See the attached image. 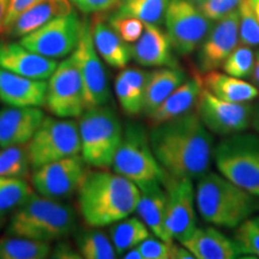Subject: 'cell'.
<instances>
[{
	"instance_id": "1",
	"label": "cell",
	"mask_w": 259,
	"mask_h": 259,
	"mask_svg": "<svg viewBox=\"0 0 259 259\" xmlns=\"http://www.w3.org/2000/svg\"><path fill=\"white\" fill-rule=\"evenodd\" d=\"M149 138L155 156L168 176L193 180L208 171L212 137L196 112L153 126Z\"/></svg>"
},
{
	"instance_id": "2",
	"label": "cell",
	"mask_w": 259,
	"mask_h": 259,
	"mask_svg": "<svg viewBox=\"0 0 259 259\" xmlns=\"http://www.w3.org/2000/svg\"><path fill=\"white\" fill-rule=\"evenodd\" d=\"M78 193V209L92 227L109 226L137 209L141 190L125 177L107 170H87Z\"/></svg>"
},
{
	"instance_id": "3",
	"label": "cell",
	"mask_w": 259,
	"mask_h": 259,
	"mask_svg": "<svg viewBox=\"0 0 259 259\" xmlns=\"http://www.w3.org/2000/svg\"><path fill=\"white\" fill-rule=\"evenodd\" d=\"M196 206L205 222L236 228L259 210L258 196L216 173L204 174L196 189Z\"/></svg>"
},
{
	"instance_id": "4",
	"label": "cell",
	"mask_w": 259,
	"mask_h": 259,
	"mask_svg": "<svg viewBox=\"0 0 259 259\" xmlns=\"http://www.w3.org/2000/svg\"><path fill=\"white\" fill-rule=\"evenodd\" d=\"M76 223V213L69 204L32 193L11 213L6 233L50 242L72 234Z\"/></svg>"
},
{
	"instance_id": "5",
	"label": "cell",
	"mask_w": 259,
	"mask_h": 259,
	"mask_svg": "<svg viewBox=\"0 0 259 259\" xmlns=\"http://www.w3.org/2000/svg\"><path fill=\"white\" fill-rule=\"evenodd\" d=\"M78 128L84 162L96 168L112 167L124 134L114 109L107 105L85 109L79 116Z\"/></svg>"
},
{
	"instance_id": "6",
	"label": "cell",
	"mask_w": 259,
	"mask_h": 259,
	"mask_svg": "<svg viewBox=\"0 0 259 259\" xmlns=\"http://www.w3.org/2000/svg\"><path fill=\"white\" fill-rule=\"evenodd\" d=\"M112 167L115 173L135 183L139 190L155 184L164 185L168 178L151 149L147 130L136 122L126 126Z\"/></svg>"
},
{
	"instance_id": "7",
	"label": "cell",
	"mask_w": 259,
	"mask_h": 259,
	"mask_svg": "<svg viewBox=\"0 0 259 259\" xmlns=\"http://www.w3.org/2000/svg\"><path fill=\"white\" fill-rule=\"evenodd\" d=\"M212 155L223 177L259 197V137L231 135L212 150Z\"/></svg>"
},
{
	"instance_id": "8",
	"label": "cell",
	"mask_w": 259,
	"mask_h": 259,
	"mask_svg": "<svg viewBox=\"0 0 259 259\" xmlns=\"http://www.w3.org/2000/svg\"><path fill=\"white\" fill-rule=\"evenodd\" d=\"M32 169L80 154L78 124L66 118H51L42 120L41 125L25 144Z\"/></svg>"
},
{
	"instance_id": "9",
	"label": "cell",
	"mask_w": 259,
	"mask_h": 259,
	"mask_svg": "<svg viewBox=\"0 0 259 259\" xmlns=\"http://www.w3.org/2000/svg\"><path fill=\"white\" fill-rule=\"evenodd\" d=\"M45 106L58 118H79L85 112L82 78L72 54L58 64L48 78Z\"/></svg>"
},
{
	"instance_id": "10",
	"label": "cell",
	"mask_w": 259,
	"mask_h": 259,
	"mask_svg": "<svg viewBox=\"0 0 259 259\" xmlns=\"http://www.w3.org/2000/svg\"><path fill=\"white\" fill-rule=\"evenodd\" d=\"M164 23L171 46L181 56L196 51L212 25L190 0H169Z\"/></svg>"
},
{
	"instance_id": "11",
	"label": "cell",
	"mask_w": 259,
	"mask_h": 259,
	"mask_svg": "<svg viewBox=\"0 0 259 259\" xmlns=\"http://www.w3.org/2000/svg\"><path fill=\"white\" fill-rule=\"evenodd\" d=\"M83 21L76 11L53 18L30 34L21 37L25 48L41 56L59 59L72 53L78 44Z\"/></svg>"
},
{
	"instance_id": "12",
	"label": "cell",
	"mask_w": 259,
	"mask_h": 259,
	"mask_svg": "<svg viewBox=\"0 0 259 259\" xmlns=\"http://www.w3.org/2000/svg\"><path fill=\"white\" fill-rule=\"evenodd\" d=\"M72 56L82 78L87 109L107 105L111 101V90L101 57L94 45L92 25L88 18L83 19L79 41Z\"/></svg>"
},
{
	"instance_id": "13",
	"label": "cell",
	"mask_w": 259,
	"mask_h": 259,
	"mask_svg": "<svg viewBox=\"0 0 259 259\" xmlns=\"http://www.w3.org/2000/svg\"><path fill=\"white\" fill-rule=\"evenodd\" d=\"M196 113L209 131L220 136L240 134L252 121L253 107L223 101L202 87L196 102Z\"/></svg>"
},
{
	"instance_id": "14",
	"label": "cell",
	"mask_w": 259,
	"mask_h": 259,
	"mask_svg": "<svg viewBox=\"0 0 259 259\" xmlns=\"http://www.w3.org/2000/svg\"><path fill=\"white\" fill-rule=\"evenodd\" d=\"M85 162L79 155L51 162L32 171L31 183L38 194L63 200L71 198L85 176Z\"/></svg>"
},
{
	"instance_id": "15",
	"label": "cell",
	"mask_w": 259,
	"mask_h": 259,
	"mask_svg": "<svg viewBox=\"0 0 259 259\" xmlns=\"http://www.w3.org/2000/svg\"><path fill=\"white\" fill-rule=\"evenodd\" d=\"M163 186L167 192L168 234L183 245L197 229L196 193L192 180L168 176Z\"/></svg>"
},
{
	"instance_id": "16",
	"label": "cell",
	"mask_w": 259,
	"mask_h": 259,
	"mask_svg": "<svg viewBox=\"0 0 259 259\" xmlns=\"http://www.w3.org/2000/svg\"><path fill=\"white\" fill-rule=\"evenodd\" d=\"M239 14L238 9L219 19L202 41L198 52V67L200 72L218 70L222 67L227 57L238 46Z\"/></svg>"
},
{
	"instance_id": "17",
	"label": "cell",
	"mask_w": 259,
	"mask_h": 259,
	"mask_svg": "<svg viewBox=\"0 0 259 259\" xmlns=\"http://www.w3.org/2000/svg\"><path fill=\"white\" fill-rule=\"evenodd\" d=\"M58 66L56 59L35 53L19 42L0 41V67L21 76L46 80Z\"/></svg>"
},
{
	"instance_id": "18",
	"label": "cell",
	"mask_w": 259,
	"mask_h": 259,
	"mask_svg": "<svg viewBox=\"0 0 259 259\" xmlns=\"http://www.w3.org/2000/svg\"><path fill=\"white\" fill-rule=\"evenodd\" d=\"M45 119L40 107H5L0 111V148L25 145Z\"/></svg>"
},
{
	"instance_id": "19",
	"label": "cell",
	"mask_w": 259,
	"mask_h": 259,
	"mask_svg": "<svg viewBox=\"0 0 259 259\" xmlns=\"http://www.w3.org/2000/svg\"><path fill=\"white\" fill-rule=\"evenodd\" d=\"M171 48L167 32L158 25L144 23L143 34L131 46V57L142 66L174 67L178 66V61Z\"/></svg>"
},
{
	"instance_id": "20",
	"label": "cell",
	"mask_w": 259,
	"mask_h": 259,
	"mask_svg": "<svg viewBox=\"0 0 259 259\" xmlns=\"http://www.w3.org/2000/svg\"><path fill=\"white\" fill-rule=\"evenodd\" d=\"M47 83L0 67V101L11 107H42L46 103Z\"/></svg>"
},
{
	"instance_id": "21",
	"label": "cell",
	"mask_w": 259,
	"mask_h": 259,
	"mask_svg": "<svg viewBox=\"0 0 259 259\" xmlns=\"http://www.w3.org/2000/svg\"><path fill=\"white\" fill-rule=\"evenodd\" d=\"M95 48L101 59L113 67L122 70L131 60V47L121 40L108 21L101 16H96L90 23Z\"/></svg>"
},
{
	"instance_id": "22",
	"label": "cell",
	"mask_w": 259,
	"mask_h": 259,
	"mask_svg": "<svg viewBox=\"0 0 259 259\" xmlns=\"http://www.w3.org/2000/svg\"><path fill=\"white\" fill-rule=\"evenodd\" d=\"M71 0H41L22 14L4 34L11 38H21L36 30L53 18L72 12Z\"/></svg>"
},
{
	"instance_id": "23",
	"label": "cell",
	"mask_w": 259,
	"mask_h": 259,
	"mask_svg": "<svg viewBox=\"0 0 259 259\" xmlns=\"http://www.w3.org/2000/svg\"><path fill=\"white\" fill-rule=\"evenodd\" d=\"M183 245L196 259H233L241 254L236 242L213 227L197 228Z\"/></svg>"
},
{
	"instance_id": "24",
	"label": "cell",
	"mask_w": 259,
	"mask_h": 259,
	"mask_svg": "<svg viewBox=\"0 0 259 259\" xmlns=\"http://www.w3.org/2000/svg\"><path fill=\"white\" fill-rule=\"evenodd\" d=\"M136 211L156 238L164 241H173L166 226L167 192L161 184H155L141 190V198Z\"/></svg>"
},
{
	"instance_id": "25",
	"label": "cell",
	"mask_w": 259,
	"mask_h": 259,
	"mask_svg": "<svg viewBox=\"0 0 259 259\" xmlns=\"http://www.w3.org/2000/svg\"><path fill=\"white\" fill-rule=\"evenodd\" d=\"M200 83L204 89L223 101L245 103L252 101L259 95V90L253 84L216 70L204 73L200 77Z\"/></svg>"
},
{
	"instance_id": "26",
	"label": "cell",
	"mask_w": 259,
	"mask_h": 259,
	"mask_svg": "<svg viewBox=\"0 0 259 259\" xmlns=\"http://www.w3.org/2000/svg\"><path fill=\"white\" fill-rule=\"evenodd\" d=\"M149 72L136 69H122L115 78V95L121 109L130 116L143 113L145 89Z\"/></svg>"
},
{
	"instance_id": "27",
	"label": "cell",
	"mask_w": 259,
	"mask_h": 259,
	"mask_svg": "<svg viewBox=\"0 0 259 259\" xmlns=\"http://www.w3.org/2000/svg\"><path fill=\"white\" fill-rule=\"evenodd\" d=\"M200 89V77H194L181 83L153 113L148 115L149 121L155 126L190 112V109L196 105Z\"/></svg>"
},
{
	"instance_id": "28",
	"label": "cell",
	"mask_w": 259,
	"mask_h": 259,
	"mask_svg": "<svg viewBox=\"0 0 259 259\" xmlns=\"http://www.w3.org/2000/svg\"><path fill=\"white\" fill-rule=\"evenodd\" d=\"M185 79V72L178 66L150 71L144 96V114L149 115L153 113Z\"/></svg>"
},
{
	"instance_id": "29",
	"label": "cell",
	"mask_w": 259,
	"mask_h": 259,
	"mask_svg": "<svg viewBox=\"0 0 259 259\" xmlns=\"http://www.w3.org/2000/svg\"><path fill=\"white\" fill-rule=\"evenodd\" d=\"M111 241L114 246L116 254H124L144 241L150 236L147 225L138 218H125L113 223L111 231Z\"/></svg>"
},
{
	"instance_id": "30",
	"label": "cell",
	"mask_w": 259,
	"mask_h": 259,
	"mask_svg": "<svg viewBox=\"0 0 259 259\" xmlns=\"http://www.w3.org/2000/svg\"><path fill=\"white\" fill-rule=\"evenodd\" d=\"M51 250L48 241L14 235L0 238V259H45Z\"/></svg>"
},
{
	"instance_id": "31",
	"label": "cell",
	"mask_w": 259,
	"mask_h": 259,
	"mask_svg": "<svg viewBox=\"0 0 259 259\" xmlns=\"http://www.w3.org/2000/svg\"><path fill=\"white\" fill-rule=\"evenodd\" d=\"M169 0H119L114 12L141 19L149 24L160 25Z\"/></svg>"
},
{
	"instance_id": "32",
	"label": "cell",
	"mask_w": 259,
	"mask_h": 259,
	"mask_svg": "<svg viewBox=\"0 0 259 259\" xmlns=\"http://www.w3.org/2000/svg\"><path fill=\"white\" fill-rule=\"evenodd\" d=\"M76 245L82 258L113 259L116 257L112 241L102 232L95 229H82L77 233Z\"/></svg>"
},
{
	"instance_id": "33",
	"label": "cell",
	"mask_w": 259,
	"mask_h": 259,
	"mask_svg": "<svg viewBox=\"0 0 259 259\" xmlns=\"http://www.w3.org/2000/svg\"><path fill=\"white\" fill-rule=\"evenodd\" d=\"M32 193L24 179L0 177V218L14 212Z\"/></svg>"
},
{
	"instance_id": "34",
	"label": "cell",
	"mask_w": 259,
	"mask_h": 259,
	"mask_svg": "<svg viewBox=\"0 0 259 259\" xmlns=\"http://www.w3.org/2000/svg\"><path fill=\"white\" fill-rule=\"evenodd\" d=\"M29 168H30V162H29L25 145L2 148L0 150V177L24 179L28 177Z\"/></svg>"
},
{
	"instance_id": "35",
	"label": "cell",
	"mask_w": 259,
	"mask_h": 259,
	"mask_svg": "<svg viewBox=\"0 0 259 259\" xmlns=\"http://www.w3.org/2000/svg\"><path fill=\"white\" fill-rule=\"evenodd\" d=\"M239 40L248 47L259 46V21L251 0H242L238 6Z\"/></svg>"
},
{
	"instance_id": "36",
	"label": "cell",
	"mask_w": 259,
	"mask_h": 259,
	"mask_svg": "<svg viewBox=\"0 0 259 259\" xmlns=\"http://www.w3.org/2000/svg\"><path fill=\"white\" fill-rule=\"evenodd\" d=\"M253 65V51L251 50V47L240 45V46H236L227 57L222 65V69L227 74L238 77V78H247L251 76Z\"/></svg>"
},
{
	"instance_id": "37",
	"label": "cell",
	"mask_w": 259,
	"mask_h": 259,
	"mask_svg": "<svg viewBox=\"0 0 259 259\" xmlns=\"http://www.w3.org/2000/svg\"><path fill=\"white\" fill-rule=\"evenodd\" d=\"M233 240L236 242L241 254H254L259 257V216L248 218L236 227Z\"/></svg>"
},
{
	"instance_id": "38",
	"label": "cell",
	"mask_w": 259,
	"mask_h": 259,
	"mask_svg": "<svg viewBox=\"0 0 259 259\" xmlns=\"http://www.w3.org/2000/svg\"><path fill=\"white\" fill-rule=\"evenodd\" d=\"M108 23L126 44H135L144 31V22L141 19L119 15L116 12L109 16Z\"/></svg>"
},
{
	"instance_id": "39",
	"label": "cell",
	"mask_w": 259,
	"mask_h": 259,
	"mask_svg": "<svg viewBox=\"0 0 259 259\" xmlns=\"http://www.w3.org/2000/svg\"><path fill=\"white\" fill-rule=\"evenodd\" d=\"M137 247L143 255V259H177L179 246L173 241H164L156 236L155 238L149 236Z\"/></svg>"
},
{
	"instance_id": "40",
	"label": "cell",
	"mask_w": 259,
	"mask_h": 259,
	"mask_svg": "<svg viewBox=\"0 0 259 259\" xmlns=\"http://www.w3.org/2000/svg\"><path fill=\"white\" fill-rule=\"evenodd\" d=\"M210 21H219L234 11L242 0H190Z\"/></svg>"
},
{
	"instance_id": "41",
	"label": "cell",
	"mask_w": 259,
	"mask_h": 259,
	"mask_svg": "<svg viewBox=\"0 0 259 259\" xmlns=\"http://www.w3.org/2000/svg\"><path fill=\"white\" fill-rule=\"evenodd\" d=\"M118 2L119 0H71V3L85 15L103 14L114 9Z\"/></svg>"
},
{
	"instance_id": "42",
	"label": "cell",
	"mask_w": 259,
	"mask_h": 259,
	"mask_svg": "<svg viewBox=\"0 0 259 259\" xmlns=\"http://www.w3.org/2000/svg\"><path fill=\"white\" fill-rule=\"evenodd\" d=\"M38 2H41V0H10L9 10L4 23V32L14 24V22L23 14L25 10L37 4Z\"/></svg>"
},
{
	"instance_id": "43",
	"label": "cell",
	"mask_w": 259,
	"mask_h": 259,
	"mask_svg": "<svg viewBox=\"0 0 259 259\" xmlns=\"http://www.w3.org/2000/svg\"><path fill=\"white\" fill-rule=\"evenodd\" d=\"M50 257L57 259H80L82 255L78 250L73 247V245H71V242L60 239V241L54 246V248L51 250Z\"/></svg>"
},
{
	"instance_id": "44",
	"label": "cell",
	"mask_w": 259,
	"mask_h": 259,
	"mask_svg": "<svg viewBox=\"0 0 259 259\" xmlns=\"http://www.w3.org/2000/svg\"><path fill=\"white\" fill-rule=\"evenodd\" d=\"M251 78L253 85L259 90V51L254 54V65L251 73Z\"/></svg>"
},
{
	"instance_id": "45",
	"label": "cell",
	"mask_w": 259,
	"mask_h": 259,
	"mask_svg": "<svg viewBox=\"0 0 259 259\" xmlns=\"http://www.w3.org/2000/svg\"><path fill=\"white\" fill-rule=\"evenodd\" d=\"M10 0H0V32H4V23L8 14Z\"/></svg>"
},
{
	"instance_id": "46",
	"label": "cell",
	"mask_w": 259,
	"mask_h": 259,
	"mask_svg": "<svg viewBox=\"0 0 259 259\" xmlns=\"http://www.w3.org/2000/svg\"><path fill=\"white\" fill-rule=\"evenodd\" d=\"M122 258L125 259H143V255H142L139 248L136 246V247H132L131 250H128L127 252H125Z\"/></svg>"
},
{
	"instance_id": "47",
	"label": "cell",
	"mask_w": 259,
	"mask_h": 259,
	"mask_svg": "<svg viewBox=\"0 0 259 259\" xmlns=\"http://www.w3.org/2000/svg\"><path fill=\"white\" fill-rule=\"evenodd\" d=\"M252 125L255 128V131L259 132V105L253 108V114H252Z\"/></svg>"
},
{
	"instance_id": "48",
	"label": "cell",
	"mask_w": 259,
	"mask_h": 259,
	"mask_svg": "<svg viewBox=\"0 0 259 259\" xmlns=\"http://www.w3.org/2000/svg\"><path fill=\"white\" fill-rule=\"evenodd\" d=\"M254 11H255V15H257L258 21H259V0L254 4Z\"/></svg>"
},
{
	"instance_id": "49",
	"label": "cell",
	"mask_w": 259,
	"mask_h": 259,
	"mask_svg": "<svg viewBox=\"0 0 259 259\" xmlns=\"http://www.w3.org/2000/svg\"><path fill=\"white\" fill-rule=\"evenodd\" d=\"M258 2V0H251V3H252V4H253V6H254V4H255V3H257Z\"/></svg>"
}]
</instances>
